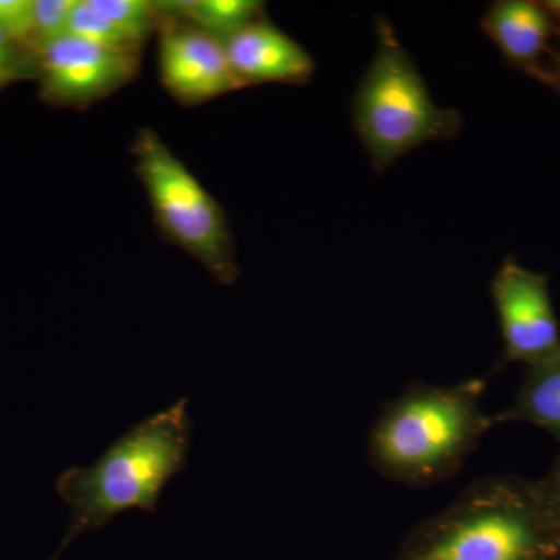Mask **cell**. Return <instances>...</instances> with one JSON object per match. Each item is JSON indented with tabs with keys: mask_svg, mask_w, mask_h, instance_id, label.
Instances as JSON below:
<instances>
[{
	"mask_svg": "<svg viewBox=\"0 0 560 560\" xmlns=\"http://www.w3.org/2000/svg\"><path fill=\"white\" fill-rule=\"evenodd\" d=\"M558 39L559 44L558 47L552 50V57L550 65H548L547 79H545V83L560 94V31Z\"/></svg>",
	"mask_w": 560,
	"mask_h": 560,
	"instance_id": "d6986e66",
	"label": "cell"
},
{
	"mask_svg": "<svg viewBox=\"0 0 560 560\" xmlns=\"http://www.w3.org/2000/svg\"><path fill=\"white\" fill-rule=\"evenodd\" d=\"M540 481L541 486H544L545 493H547V499L550 501L552 511L556 512L560 522V455L559 458L556 459L550 474Z\"/></svg>",
	"mask_w": 560,
	"mask_h": 560,
	"instance_id": "ac0fdd59",
	"label": "cell"
},
{
	"mask_svg": "<svg viewBox=\"0 0 560 560\" xmlns=\"http://www.w3.org/2000/svg\"><path fill=\"white\" fill-rule=\"evenodd\" d=\"M374 57L361 77L350 110L353 130L375 172L385 171L410 151L455 139L459 113L438 105L427 81L386 18L374 22Z\"/></svg>",
	"mask_w": 560,
	"mask_h": 560,
	"instance_id": "277c9868",
	"label": "cell"
},
{
	"mask_svg": "<svg viewBox=\"0 0 560 560\" xmlns=\"http://www.w3.org/2000/svg\"><path fill=\"white\" fill-rule=\"evenodd\" d=\"M481 31L512 68L545 83L547 55L559 27L544 3L534 0H497L481 18Z\"/></svg>",
	"mask_w": 560,
	"mask_h": 560,
	"instance_id": "30bf717a",
	"label": "cell"
},
{
	"mask_svg": "<svg viewBox=\"0 0 560 560\" xmlns=\"http://www.w3.org/2000/svg\"><path fill=\"white\" fill-rule=\"evenodd\" d=\"M131 151L162 234L221 285L237 282L234 238L219 201L150 128L138 132Z\"/></svg>",
	"mask_w": 560,
	"mask_h": 560,
	"instance_id": "5b68a950",
	"label": "cell"
},
{
	"mask_svg": "<svg viewBox=\"0 0 560 560\" xmlns=\"http://www.w3.org/2000/svg\"><path fill=\"white\" fill-rule=\"evenodd\" d=\"M33 0H0V31L18 44L32 43Z\"/></svg>",
	"mask_w": 560,
	"mask_h": 560,
	"instance_id": "2e32d148",
	"label": "cell"
},
{
	"mask_svg": "<svg viewBox=\"0 0 560 560\" xmlns=\"http://www.w3.org/2000/svg\"><path fill=\"white\" fill-rule=\"evenodd\" d=\"M139 51L106 49L75 36L36 49V73L47 102L90 106L127 86L138 77Z\"/></svg>",
	"mask_w": 560,
	"mask_h": 560,
	"instance_id": "52a82bcc",
	"label": "cell"
},
{
	"mask_svg": "<svg viewBox=\"0 0 560 560\" xmlns=\"http://www.w3.org/2000/svg\"><path fill=\"white\" fill-rule=\"evenodd\" d=\"M162 84L186 106L201 105L245 84L235 75L223 40L187 22L161 18Z\"/></svg>",
	"mask_w": 560,
	"mask_h": 560,
	"instance_id": "ba28073f",
	"label": "cell"
},
{
	"mask_svg": "<svg viewBox=\"0 0 560 560\" xmlns=\"http://www.w3.org/2000/svg\"><path fill=\"white\" fill-rule=\"evenodd\" d=\"M541 3H544L545 9L550 13L552 21L556 22L560 31V0H547V2Z\"/></svg>",
	"mask_w": 560,
	"mask_h": 560,
	"instance_id": "ffe728a7",
	"label": "cell"
},
{
	"mask_svg": "<svg viewBox=\"0 0 560 560\" xmlns=\"http://www.w3.org/2000/svg\"><path fill=\"white\" fill-rule=\"evenodd\" d=\"M486 378L453 386L415 382L383 405L368 441V458L382 477L429 488L458 474L495 416L481 408Z\"/></svg>",
	"mask_w": 560,
	"mask_h": 560,
	"instance_id": "7a4b0ae2",
	"label": "cell"
},
{
	"mask_svg": "<svg viewBox=\"0 0 560 560\" xmlns=\"http://www.w3.org/2000/svg\"><path fill=\"white\" fill-rule=\"evenodd\" d=\"M503 338V363L536 366L560 355V326L550 280L508 256L490 282Z\"/></svg>",
	"mask_w": 560,
	"mask_h": 560,
	"instance_id": "8992f818",
	"label": "cell"
},
{
	"mask_svg": "<svg viewBox=\"0 0 560 560\" xmlns=\"http://www.w3.org/2000/svg\"><path fill=\"white\" fill-rule=\"evenodd\" d=\"M75 0H33L32 43L35 49L66 35Z\"/></svg>",
	"mask_w": 560,
	"mask_h": 560,
	"instance_id": "9a60e30c",
	"label": "cell"
},
{
	"mask_svg": "<svg viewBox=\"0 0 560 560\" xmlns=\"http://www.w3.org/2000/svg\"><path fill=\"white\" fill-rule=\"evenodd\" d=\"M165 20L187 22L220 40L264 20L265 3L257 0H173L154 2Z\"/></svg>",
	"mask_w": 560,
	"mask_h": 560,
	"instance_id": "7c38bea8",
	"label": "cell"
},
{
	"mask_svg": "<svg viewBox=\"0 0 560 560\" xmlns=\"http://www.w3.org/2000/svg\"><path fill=\"white\" fill-rule=\"evenodd\" d=\"M401 560H560V522L541 481L495 475L420 523Z\"/></svg>",
	"mask_w": 560,
	"mask_h": 560,
	"instance_id": "6da1fadb",
	"label": "cell"
},
{
	"mask_svg": "<svg viewBox=\"0 0 560 560\" xmlns=\"http://www.w3.org/2000/svg\"><path fill=\"white\" fill-rule=\"evenodd\" d=\"M495 420L530 423L560 442V355L526 368L514 404Z\"/></svg>",
	"mask_w": 560,
	"mask_h": 560,
	"instance_id": "8fae6325",
	"label": "cell"
},
{
	"mask_svg": "<svg viewBox=\"0 0 560 560\" xmlns=\"http://www.w3.org/2000/svg\"><path fill=\"white\" fill-rule=\"evenodd\" d=\"M18 46L20 44L16 40L0 31V86L14 80L24 79L25 72H27V66H25Z\"/></svg>",
	"mask_w": 560,
	"mask_h": 560,
	"instance_id": "e0dca14e",
	"label": "cell"
},
{
	"mask_svg": "<svg viewBox=\"0 0 560 560\" xmlns=\"http://www.w3.org/2000/svg\"><path fill=\"white\" fill-rule=\"evenodd\" d=\"M191 431L189 399L183 397L131 427L92 466L62 471L57 492L69 504L72 521L60 552L80 534L105 528L121 512L154 514L162 490L187 469Z\"/></svg>",
	"mask_w": 560,
	"mask_h": 560,
	"instance_id": "3957f363",
	"label": "cell"
},
{
	"mask_svg": "<svg viewBox=\"0 0 560 560\" xmlns=\"http://www.w3.org/2000/svg\"><path fill=\"white\" fill-rule=\"evenodd\" d=\"M95 10L113 22L138 49L160 28L161 16L154 2L147 0H90Z\"/></svg>",
	"mask_w": 560,
	"mask_h": 560,
	"instance_id": "4fadbf2b",
	"label": "cell"
},
{
	"mask_svg": "<svg viewBox=\"0 0 560 560\" xmlns=\"http://www.w3.org/2000/svg\"><path fill=\"white\" fill-rule=\"evenodd\" d=\"M235 75L249 84H304L315 73V61L298 40L267 18L224 40Z\"/></svg>",
	"mask_w": 560,
	"mask_h": 560,
	"instance_id": "9c48e42d",
	"label": "cell"
},
{
	"mask_svg": "<svg viewBox=\"0 0 560 560\" xmlns=\"http://www.w3.org/2000/svg\"><path fill=\"white\" fill-rule=\"evenodd\" d=\"M66 35L106 47V49L139 51L127 36L114 27L113 22L91 5L90 0H75L70 11Z\"/></svg>",
	"mask_w": 560,
	"mask_h": 560,
	"instance_id": "5bb4252c",
	"label": "cell"
}]
</instances>
